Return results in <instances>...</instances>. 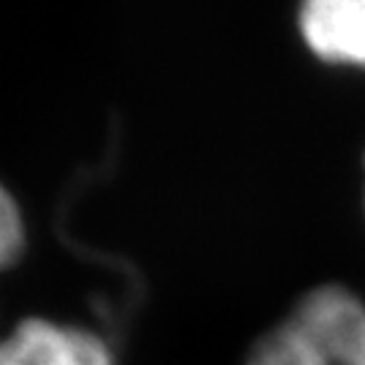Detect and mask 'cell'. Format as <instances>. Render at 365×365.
I'll return each mask as SVG.
<instances>
[{
  "label": "cell",
  "mask_w": 365,
  "mask_h": 365,
  "mask_svg": "<svg viewBox=\"0 0 365 365\" xmlns=\"http://www.w3.org/2000/svg\"><path fill=\"white\" fill-rule=\"evenodd\" d=\"M287 322L330 365H365V306L349 289L339 284L312 289Z\"/></svg>",
  "instance_id": "obj_1"
},
{
  "label": "cell",
  "mask_w": 365,
  "mask_h": 365,
  "mask_svg": "<svg viewBox=\"0 0 365 365\" xmlns=\"http://www.w3.org/2000/svg\"><path fill=\"white\" fill-rule=\"evenodd\" d=\"M0 365H114V357L95 333L46 319H25L0 341Z\"/></svg>",
  "instance_id": "obj_2"
},
{
  "label": "cell",
  "mask_w": 365,
  "mask_h": 365,
  "mask_svg": "<svg viewBox=\"0 0 365 365\" xmlns=\"http://www.w3.org/2000/svg\"><path fill=\"white\" fill-rule=\"evenodd\" d=\"M300 33L317 57L365 68V0H312L300 9Z\"/></svg>",
  "instance_id": "obj_3"
},
{
  "label": "cell",
  "mask_w": 365,
  "mask_h": 365,
  "mask_svg": "<svg viewBox=\"0 0 365 365\" xmlns=\"http://www.w3.org/2000/svg\"><path fill=\"white\" fill-rule=\"evenodd\" d=\"M247 365H330L289 322L265 333L249 354Z\"/></svg>",
  "instance_id": "obj_4"
},
{
  "label": "cell",
  "mask_w": 365,
  "mask_h": 365,
  "mask_svg": "<svg viewBox=\"0 0 365 365\" xmlns=\"http://www.w3.org/2000/svg\"><path fill=\"white\" fill-rule=\"evenodd\" d=\"M25 249V225L11 192L0 184V271L11 268Z\"/></svg>",
  "instance_id": "obj_5"
}]
</instances>
